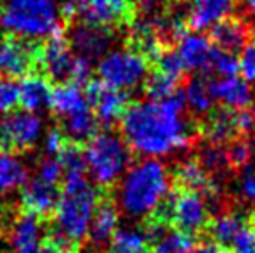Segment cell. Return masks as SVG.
<instances>
[{
	"label": "cell",
	"mask_w": 255,
	"mask_h": 253,
	"mask_svg": "<svg viewBox=\"0 0 255 253\" xmlns=\"http://www.w3.org/2000/svg\"><path fill=\"white\" fill-rule=\"evenodd\" d=\"M186 108L184 87L163 101H132L120 118L122 139L132 153L149 158L191 149L198 132Z\"/></svg>",
	"instance_id": "1"
},
{
	"label": "cell",
	"mask_w": 255,
	"mask_h": 253,
	"mask_svg": "<svg viewBox=\"0 0 255 253\" xmlns=\"http://www.w3.org/2000/svg\"><path fill=\"white\" fill-rule=\"evenodd\" d=\"M99 198L101 189L94 187L89 180L75 186H63L59 203L45 231V241L63 253H82Z\"/></svg>",
	"instance_id": "2"
},
{
	"label": "cell",
	"mask_w": 255,
	"mask_h": 253,
	"mask_svg": "<svg viewBox=\"0 0 255 253\" xmlns=\"http://www.w3.org/2000/svg\"><path fill=\"white\" fill-rule=\"evenodd\" d=\"M170 187L172 175L167 165L158 160H142L124 173L115 199L125 217L144 220L163 201Z\"/></svg>",
	"instance_id": "3"
},
{
	"label": "cell",
	"mask_w": 255,
	"mask_h": 253,
	"mask_svg": "<svg viewBox=\"0 0 255 253\" xmlns=\"http://www.w3.org/2000/svg\"><path fill=\"white\" fill-rule=\"evenodd\" d=\"M0 30L23 40H42L61 33L57 0H5L0 5Z\"/></svg>",
	"instance_id": "4"
},
{
	"label": "cell",
	"mask_w": 255,
	"mask_h": 253,
	"mask_svg": "<svg viewBox=\"0 0 255 253\" xmlns=\"http://www.w3.org/2000/svg\"><path fill=\"white\" fill-rule=\"evenodd\" d=\"M149 219L160 220L174 231L186 234L193 240H200L207 236V231L214 219V212L200 192L172 184L168 194L149 215Z\"/></svg>",
	"instance_id": "5"
},
{
	"label": "cell",
	"mask_w": 255,
	"mask_h": 253,
	"mask_svg": "<svg viewBox=\"0 0 255 253\" xmlns=\"http://www.w3.org/2000/svg\"><path fill=\"white\" fill-rule=\"evenodd\" d=\"M132 155L122 135L101 130L84 146L87 173L101 191H113L132 163Z\"/></svg>",
	"instance_id": "6"
},
{
	"label": "cell",
	"mask_w": 255,
	"mask_h": 253,
	"mask_svg": "<svg viewBox=\"0 0 255 253\" xmlns=\"http://www.w3.org/2000/svg\"><path fill=\"white\" fill-rule=\"evenodd\" d=\"M254 122L255 109L236 111L221 104L214 106L196 122L198 141L226 146L240 137H249L254 128Z\"/></svg>",
	"instance_id": "7"
},
{
	"label": "cell",
	"mask_w": 255,
	"mask_h": 253,
	"mask_svg": "<svg viewBox=\"0 0 255 253\" xmlns=\"http://www.w3.org/2000/svg\"><path fill=\"white\" fill-rule=\"evenodd\" d=\"M149 70L151 64L139 52L128 47L108 52L98 64V73L103 84L122 92L132 90L141 85L148 77Z\"/></svg>",
	"instance_id": "8"
},
{
	"label": "cell",
	"mask_w": 255,
	"mask_h": 253,
	"mask_svg": "<svg viewBox=\"0 0 255 253\" xmlns=\"http://www.w3.org/2000/svg\"><path fill=\"white\" fill-rule=\"evenodd\" d=\"M42 134V120L37 113L10 111L0 116V153L24 155L31 151Z\"/></svg>",
	"instance_id": "9"
},
{
	"label": "cell",
	"mask_w": 255,
	"mask_h": 253,
	"mask_svg": "<svg viewBox=\"0 0 255 253\" xmlns=\"http://www.w3.org/2000/svg\"><path fill=\"white\" fill-rule=\"evenodd\" d=\"M75 64H77V54L71 51L63 31L38 45L37 68L40 70V75H44L51 84L52 82L57 85L71 84Z\"/></svg>",
	"instance_id": "10"
},
{
	"label": "cell",
	"mask_w": 255,
	"mask_h": 253,
	"mask_svg": "<svg viewBox=\"0 0 255 253\" xmlns=\"http://www.w3.org/2000/svg\"><path fill=\"white\" fill-rule=\"evenodd\" d=\"M82 23L103 28L130 26L135 19L134 0H78Z\"/></svg>",
	"instance_id": "11"
},
{
	"label": "cell",
	"mask_w": 255,
	"mask_h": 253,
	"mask_svg": "<svg viewBox=\"0 0 255 253\" xmlns=\"http://www.w3.org/2000/svg\"><path fill=\"white\" fill-rule=\"evenodd\" d=\"M84 90L92 113L98 118L99 125L104 127V130H110L111 125L120 122L122 115L132 102L127 92L117 90L103 84L101 80H91L84 87Z\"/></svg>",
	"instance_id": "12"
},
{
	"label": "cell",
	"mask_w": 255,
	"mask_h": 253,
	"mask_svg": "<svg viewBox=\"0 0 255 253\" xmlns=\"http://www.w3.org/2000/svg\"><path fill=\"white\" fill-rule=\"evenodd\" d=\"M113 191H101V198L92 215L87 240H85V245H89L92 253H106L115 233L118 231L120 210H118Z\"/></svg>",
	"instance_id": "13"
},
{
	"label": "cell",
	"mask_w": 255,
	"mask_h": 253,
	"mask_svg": "<svg viewBox=\"0 0 255 253\" xmlns=\"http://www.w3.org/2000/svg\"><path fill=\"white\" fill-rule=\"evenodd\" d=\"M5 234L12 253H40L45 240L44 220L19 208L7 224Z\"/></svg>",
	"instance_id": "14"
},
{
	"label": "cell",
	"mask_w": 255,
	"mask_h": 253,
	"mask_svg": "<svg viewBox=\"0 0 255 253\" xmlns=\"http://www.w3.org/2000/svg\"><path fill=\"white\" fill-rule=\"evenodd\" d=\"M38 45L17 37L0 38V73L3 77L17 78L30 75L37 68Z\"/></svg>",
	"instance_id": "15"
},
{
	"label": "cell",
	"mask_w": 255,
	"mask_h": 253,
	"mask_svg": "<svg viewBox=\"0 0 255 253\" xmlns=\"http://www.w3.org/2000/svg\"><path fill=\"white\" fill-rule=\"evenodd\" d=\"M113 42V33L110 28L94 26V24L80 23L73 26L68 35V44L78 58L87 59L89 63L108 54Z\"/></svg>",
	"instance_id": "16"
},
{
	"label": "cell",
	"mask_w": 255,
	"mask_h": 253,
	"mask_svg": "<svg viewBox=\"0 0 255 253\" xmlns=\"http://www.w3.org/2000/svg\"><path fill=\"white\" fill-rule=\"evenodd\" d=\"M207 80L212 97L221 106L236 111L255 109V94L247 80L240 77H207Z\"/></svg>",
	"instance_id": "17"
},
{
	"label": "cell",
	"mask_w": 255,
	"mask_h": 253,
	"mask_svg": "<svg viewBox=\"0 0 255 253\" xmlns=\"http://www.w3.org/2000/svg\"><path fill=\"white\" fill-rule=\"evenodd\" d=\"M63 186L49 184L38 177H31L21 189V210L35 213L42 220H51L61 198Z\"/></svg>",
	"instance_id": "18"
},
{
	"label": "cell",
	"mask_w": 255,
	"mask_h": 253,
	"mask_svg": "<svg viewBox=\"0 0 255 253\" xmlns=\"http://www.w3.org/2000/svg\"><path fill=\"white\" fill-rule=\"evenodd\" d=\"M235 7L236 0H191L184 16L186 28L196 33L207 31L233 16Z\"/></svg>",
	"instance_id": "19"
},
{
	"label": "cell",
	"mask_w": 255,
	"mask_h": 253,
	"mask_svg": "<svg viewBox=\"0 0 255 253\" xmlns=\"http://www.w3.org/2000/svg\"><path fill=\"white\" fill-rule=\"evenodd\" d=\"M212 49L214 45L207 35L189 30H186L175 42V52L181 58L186 71H198V75L207 73Z\"/></svg>",
	"instance_id": "20"
},
{
	"label": "cell",
	"mask_w": 255,
	"mask_h": 253,
	"mask_svg": "<svg viewBox=\"0 0 255 253\" xmlns=\"http://www.w3.org/2000/svg\"><path fill=\"white\" fill-rule=\"evenodd\" d=\"M252 38V30L242 19V17L229 16L224 21L217 23L214 28H210L208 40L212 45L229 54L242 52V49L247 45V42Z\"/></svg>",
	"instance_id": "21"
},
{
	"label": "cell",
	"mask_w": 255,
	"mask_h": 253,
	"mask_svg": "<svg viewBox=\"0 0 255 253\" xmlns=\"http://www.w3.org/2000/svg\"><path fill=\"white\" fill-rule=\"evenodd\" d=\"M52 87L51 82L40 73H30L19 84V104L31 113L51 108Z\"/></svg>",
	"instance_id": "22"
},
{
	"label": "cell",
	"mask_w": 255,
	"mask_h": 253,
	"mask_svg": "<svg viewBox=\"0 0 255 253\" xmlns=\"http://www.w3.org/2000/svg\"><path fill=\"white\" fill-rule=\"evenodd\" d=\"M91 108L85 95L84 87L75 84H61L52 88L51 109L57 116V120H63L75 113L85 111Z\"/></svg>",
	"instance_id": "23"
},
{
	"label": "cell",
	"mask_w": 255,
	"mask_h": 253,
	"mask_svg": "<svg viewBox=\"0 0 255 253\" xmlns=\"http://www.w3.org/2000/svg\"><path fill=\"white\" fill-rule=\"evenodd\" d=\"M30 179L28 167L21 158L9 153H0V198L23 189Z\"/></svg>",
	"instance_id": "24"
},
{
	"label": "cell",
	"mask_w": 255,
	"mask_h": 253,
	"mask_svg": "<svg viewBox=\"0 0 255 253\" xmlns=\"http://www.w3.org/2000/svg\"><path fill=\"white\" fill-rule=\"evenodd\" d=\"M184 95L188 108L193 111V115L200 116V118L214 108L215 101L210 94V87H208V80L205 75H196L186 82Z\"/></svg>",
	"instance_id": "25"
},
{
	"label": "cell",
	"mask_w": 255,
	"mask_h": 253,
	"mask_svg": "<svg viewBox=\"0 0 255 253\" xmlns=\"http://www.w3.org/2000/svg\"><path fill=\"white\" fill-rule=\"evenodd\" d=\"M181 82L167 77L156 70H151L144 80V94L149 97V101H163L168 95L177 92L181 88Z\"/></svg>",
	"instance_id": "26"
},
{
	"label": "cell",
	"mask_w": 255,
	"mask_h": 253,
	"mask_svg": "<svg viewBox=\"0 0 255 253\" xmlns=\"http://www.w3.org/2000/svg\"><path fill=\"white\" fill-rule=\"evenodd\" d=\"M236 194L240 198V205L255 210V156L247 167L235 173Z\"/></svg>",
	"instance_id": "27"
},
{
	"label": "cell",
	"mask_w": 255,
	"mask_h": 253,
	"mask_svg": "<svg viewBox=\"0 0 255 253\" xmlns=\"http://www.w3.org/2000/svg\"><path fill=\"white\" fill-rule=\"evenodd\" d=\"M196 240L186 236L182 233H177L174 229H168L161 238L151 245L153 253H189L195 247Z\"/></svg>",
	"instance_id": "28"
},
{
	"label": "cell",
	"mask_w": 255,
	"mask_h": 253,
	"mask_svg": "<svg viewBox=\"0 0 255 253\" xmlns=\"http://www.w3.org/2000/svg\"><path fill=\"white\" fill-rule=\"evenodd\" d=\"M240 63L235 54H229L221 49H212L210 63H208L207 77H238Z\"/></svg>",
	"instance_id": "29"
},
{
	"label": "cell",
	"mask_w": 255,
	"mask_h": 253,
	"mask_svg": "<svg viewBox=\"0 0 255 253\" xmlns=\"http://www.w3.org/2000/svg\"><path fill=\"white\" fill-rule=\"evenodd\" d=\"M226 250L229 253H255V210L250 212L245 226L233 238Z\"/></svg>",
	"instance_id": "30"
},
{
	"label": "cell",
	"mask_w": 255,
	"mask_h": 253,
	"mask_svg": "<svg viewBox=\"0 0 255 253\" xmlns=\"http://www.w3.org/2000/svg\"><path fill=\"white\" fill-rule=\"evenodd\" d=\"M19 104V84L14 78H0V115H5L16 109Z\"/></svg>",
	"instance_id": "31"
},
{
	"label": "cell",
	"mask_w": 255,
	"mask_h": 253,
	"mask_svg": "<svg viewBox=\"0 0 255 253\" xmlns=\"http://www.w3.org/2000/svg\"><path fill=\"white\" fill-rule=\"evenodd\" d=\"M33 177H38V179L45 180L49 184L63 186V167H61L59 160L56 156H44L37 163Z\"/></svg>",
	"instance_id": "32"
},
{
	"label": "cell",
	"mask_w": 255,
	"mask_h": 253,
	"mask_svg": "<svg viewBox=\"0 0 255 253\" xmlns=\"http://www.w3.org/2000/svg\"><path fill=\"white\" fill-rule=\"evenodd\" d=\"M238 63L243 80L255 84V37L250 38L245 47L242 49V56H240Z\"/></svg>",
	"instance_id": "33"
},
{
	"label": "cell",
	"mask_w": 255,
	"mask_h": 253,
	"mask_svg": "<svg viewBox=\"0 0 255 253\" xmlns=\"http://www.w3.org/2000/svg\"><path fill=\"white\" fill-rule=\"evenodd\" d=\"M66 142H68V137L63 134V130L56 125L47 132V137H45V151L49 153V156H57Z\"/></svg>",
	"instance_id": "34"
},
{
	"label": "cell",
	"mask_w": 255,
	"mask_h": 253,
	"mask_svg": "<svg viewBox=\"0 0 255 253\" xmlns=\"http://www.w3.org/2000/svg\"><path fill=\"white\" fill-rule=\"evenodd\" d=\"M189 253H229V252L226 250L224 247L217 245L215 241L208 240V238H203L200 243H195V247L191 248Z\"/></svg>",
	"instance_id": "35"
},
{
	"label": "cell",
	"mask_w": 255,
	"mask_h": 253,
	"mask_svg": "<svg viewBox=\"0 0 255 253\" xmlns=\"http://www.w3.org/2000/svg\"><path fill=\"white\" fill-rule=\"evenodd\" d=\"M236 2H238L240 9H242V12H243L242 19L245 21L250 26V30H252V26L255 24V0H236Z\"/></svg>",
	"instance_id": "36"
},
{
	"label": "cell",
	"mask_w": 255,
	"mask_h": 253,
	"mask_svg": "<svg viewBox=\"0 0 255 253\" xmlns=\"http://www.w3.org/2000/svg\"><path fill=\"white\" fill-rule=\"evenodd\" d=\"M106 253H153L151 247L146 245V247H139V248H128V250H113V248H108Z\"/></svg>",
	"instance_id": "37"
},
{
	"label": "cell",
	"mask_w": 255,
	"mask_h": 253,
	"mask_svg": "<svg viewBox=\"0 0 255 253\" xmlns=\"http://www.w3.org/2000/svg\"><path fill=\"white\" fill-rule=\"evenodd\" d=\"M252 132H254V137H255V122H254V128H252Z\"/></svg>",
	"instance_id": "38"
}]
</instances>
